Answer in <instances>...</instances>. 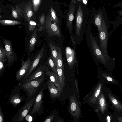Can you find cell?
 <instances>
[{"mask_svg": "<svg viewBox=\"0 0 122 122\" xmlns=\"http://www.w3.org/2000/svg\"><path fill=\"white\" fill-rule=\"evenodd\" d=\"M107 15H104L102 17L101 30L99 33L100 42V47L101 50L108 60L113 63H115L114 61L110 57L107 50V43L108 38V25L107 22L108 21V19Z\"/></svg>", "mask_w": 122, "mask_h": 122, "instance_id": "cell-1", "label": "cell"}, {"mask_svg": "<svg viewBox=\"0 0 122 122\" xmlns=\"http://www.w3.org/2000/svg\"><path fill=\"white\" fill-rule=\"evenodd\" d=\"M90 37L92 47L95 57L103 65L105 69L111 72L115 66V63L112 62L106 59L95 38L92 34H90Z\"/></svg>", "mask_w": 122, "mask_h": 122, "instance_id": "cell-2", "label": "cell"}, {"mask_svg": "<svg viewBox=\"0 0 122 122\" xmlns=\"http://www.w3.org/2000/svg\"><path fill=\"white\" fill-rule=\"evenodd\" d=\"M68 112L73 122H78L82 117L81 104L79 99L74 94L70 95Z\"/></svg>", "mask_w": 122, "mask_h": 122, "instance_id": "cell-3", "label": "cell"}, {"mask_svg": "<svg viewBox=\"0 0 122 122\" xmlns=\"http://www.w3.org/2000/svg\"><path fill=\"white\" fill-rule=\"evenodd\" d=\"M45 75L37 78L23 83L21 87L25 91L29 99L35 93L43 81Z\"/></svg>", "mask_w": 122, "mask_h": 122, "instance_id": "cell-4", "label": "cell"}, {"mask_svg": "<svg viewBox=\"0 0 122 122\" xmlns=\"http://www.w3.org/2000/svg\"><path fill=\"white\" fill-rule=\"evenodd\" d=\"M16 8L20 15L25 21L28 22L34 18L32 3L30 0L27 2L22 3L17 5Z\"/></svg>", "mask_w": 122, "mask_h": 122, "instance_id": "cell-5", "label": "cell"}, {"mask_svg": "<svg viewBox=\"0 0 122 122\" xmlns=\"http://www.w3.org/2000/svg\"><path fill=\"white\" fill-rule=\"evenodd\" d=\"M35 98H33L20 108L12 118V122H23L33 105Z\"/></svg>", "mask_w": 122, "mask_h": 122, "instance_id": "cell-6", "label": "cell"}, {"mask_svg": "<svg viewBox=\"0 0 122 122\" xmlns=\"http://www.w3.org/2000/svg\"><path fill=\"white\" fill-rule=\"evenodd\" d=\"M75 0H72L66 16V27L69 30L70 37L73 45L75 44L73 33V22L74 18V14L76 8Z\"/></svg>", "mask_w": 122, "mask_h": 122, "instance_id": "cell-7", "label": "cell"}, {"mask_svg": "<svg viewBox=\"0 0 122 122\" xmlns=\"http://www.w3.org/2000/svg\"><path fill=\"white\" fill-rule=\"evenodd\" d=\"M45 24L46 29L50 36H57L59 37L61 36L59 26L52 19L50 14L46 16Z\"/></svg>", "mask_w": 122, "mask_h": 122, "instance_id": "cell-8", "label": "cell"}, {"mask_svg": "<svg viewBox=\"0 0 122 122\" xmlns=\"http://www.w3.org/2000/svg\"><path fill=\"white\" fill-rule=\"evenodd\" d=\"M43 90L41 89L35 98L34 104L29 112L30 115H40L44 112Z\"/></svg>", "mask_w": 122, "mask_h": 122, "instance_id": "cell-9", "label": "cell"}, {"mask_svg": "<svg viewBox=\"0 0 122 122\" xmlns=\"http://www.w3.org/2000/svg\"><path fill=\"white\" fill-rule=\"evenodd\" d=\"M5 53L7 59V66L10 67L17 60V57L13 50L11 41L3 38Z\"/></svg>", "mask_w": 122, "mask_h": 122, "instance_id": "cell-10", "label": "cell"}, {"mask_svg": "<svg viewBox=\"0 0 122 122\" xmlns=\"http://www.w3.org/2000/svg\"><path fill=\"white\" fill-rule=\"evenodd\" d=\"M104 83L102 81L98 83L95 88L93 93L89 97L86 103L91 107L94 108V105L97 103L98 98L102 92Z\"/></svg>", "mask_w": 122, "mask_h": 122, "instance_id": "cell-11", "label": "cell"}, {"mask_svg": "<svg viewBox=\"0 0 122 122\" xmlns=\"http://www.w3.org/2000/svg\"><path fill=\"white\" fill-rule=\"evenodd\" d=\"M102 89L115 108L118 111L122 112V105L109 88L106 86L104 83Z\"/></svg>", "mask_w": 122, "mask_h": 122, "instance_id": "cell-12", "label": "cell"}, {"mask_svg": "<svg viewBox=\"0 0 122 122\" xmlns=\"http://www.w3.org/2000/svg\"><path fill=\"white\" fill-rule=\"evenodd\" d=\"M24 57L21 59V67L16 73V79L17 81L20 80L25 76L29 70L32 62L30 58H28L24 61Z\"/></svg>", "mask_w": 122, "mask_h": 122, "instance_id": "cell-13", "label": "cell"}, {"mask_svg": "<svg viewBox=\"0 0 122 122\" xmlns=\"http://www.w3.org/2000/svg\"><path fill=\"white\" fill-rule=\"evenodd\" d=\"M65 53L69 69L73 68L75 65H78V61L74 50L69 47H67L65 48Z\"/></svg>", "mask_w": 122, "mask_h": 122, "instance_id": "cell-14", "label": "cell"}, {"mask_svg": "<svg viewBox=\"0 0 122 122\" xmlns=\"http://www.w3.org/2000/svg\"><path fill=\"white\" fill-rule=\"evenodd\" d=\"M44 51L43 48H42L38 54L35 56L33 60L32 61L28 71L23 78V81L27 79L29 76L32 72L37 66L41 59L43 57Z\"/></svg>", "mask_w": 122, "mask_h": 122, "instance_id": "cell-15", "label": "cell"}, {"mask_svg": "<svg viewBox=\"0 0 122 122\" xmlns=\"http://www.w3.org/2000/svg\"><path fill=\"white\" fill-rule=\"evenodd\" d=\"M100 75L103 83H107L118 86L119 82L109 71H101Z\"/></svg>", "mask_w": 122, "mask_h": 122, "instance_id": "cell-16", "label": "cell"}, {"mask_svg": "<svg viewBox=\"0 0 122 122\" xmlns=\"http://www.w3.org/2000/svg\"><path fill=\"white\" fill-rule=\"evenodd\" d=\"M20 92H13L10 95L7 103L12 105L16 109L18 105L25 100L24 96H20Z\"/></svg>", "mask_w": 122, "mask_h": 122, "instance_id": "cell-17", "label": "cell"}, {"mask_svg": "<svg viewBox=\"0 0 122 122\" xmlns=\"http://www.w3.org/2000/svg\"><path fill=\"white\" fill-rule=\"evenodd\" d=\"M83 20V11L81 5L80 3L76 12V31L77 36L80 35Z\"/></svg>", "mask_w": 122, "mask_h": 122, "instance_id": "cell-18", "label": "cell"}, {"mask_svg": "<svg viewBox=\"0 0 122 122\" xmlns=\"http://www.w3.org/2000/svg\"><path fill=\"white\" fill-rule=\"evenodd\" d=\"M48 70L47 67L45 65H41L27 79L23 81V83L25 82L41 76L44 75L45 71Z\"/></svg>", "mask_w": 122, "mask_h": 122, "instance_id": "cell-19", "label": "cell"}, {"mask_svg": "<svg viewBox=\"0 0 122 122\" xmlns=\"http://www.w3.org/2000/svg\"><path fill=\"white\" fill-rule=\"evenodd\" d=\"M47 85L50 95L52 99L59 98L61 96V91L50 80H48Z\"/></svg>", "mask_w": 122, "mask_h": 122, "instance_id": "cell-20", "label": "cell"}, {"mask_svg": "<svg viewBox=\"0 0 122 122\" xmlns=\"http://www.w3.org/2000/svg\"><path fill=\"white\" fill-rule=\"evenodd\" d=\"M46 75L49 76L50 81L63 93V87L60 83L58 76L52 71H50L48 70L46 71Z\"/></svg>", "mask_w": 122, "mask_h": 122, "instance_id": "cell-21", "label": "cell"}, {"mask_svg": "<svg viewBox=\"0 0 122 122\" xmlns=\"http://www.w3.org/2000/svg\"><path fill=\"white\" fill-rule=\"evenodd\" d=\"M105 95V93L102 89V92L100 95L97 101V103L100 110L102 114L104 113L107 109V104Z\"/></svg>", "mask_w": 122, "mask_h": 122, "instance_id": "cell-22", "label": "cell"}, {"mask_svg": "<svg viewBox=\"0 0 122 122\" xmlns=\"http://www.w3.org/2000/svg\"><path fill=\"white\" fill-rule=\"evenodd\" d=\"M49 47L51 52V56L57 67V59L58 55L59 46L56 45L50 42L49 43Z\"/></svg>", "mask_w": 122, "mask_h": 122, "instance_id": "cell-23", "label": "cell"}, {"mask_svg": "<svg viewBox=\"0 0 122 122\" xmlns=\"http://www.w3.org/2000/svg\"><path fill=\"white\" fill-rule=\"evenodd\" d=\"M38 29L36 28L33 32L29 42L28 47L29 52H31L34 49L37 40V32Z\"/></svg>", "mask_w": 122, "mask_h": 122, "instance_id": "cell-24", "label": "cell"}, {"mask_svg": "<svg viewBox=\"0 0 122 122\" xmlns=\"http://www.w3.org/2000/svg\"><path fill=\"white\" fill-rule=\"evenodd\" d=\"M104 15L102 11H100L94 16V22L95 25L97 27L99 33L100 31L102 25V17Z\"/></svg>", "mask_w": 122, "mask_h": 122, "instance_id": "cell-25", "label": "cell"}, {"mask_svg": "<svg viewBox=\"0 0 122 122\" xmlns=\"http://www.w3.org/2000/svg\"><path fill=\"white\" fill-rule=\"evenodd\" d=\"M59 113L57 110L52 111L42 122H53L55 118L58 116Z\"/></svg>", "mask_w": 122, "mask_h": 122, "instance_id": "cell-26", "label": "cell"}, {"mask_svg": "<svg viewBox=\"0 0 122 122\" xmlns=\"http://www.w3.org/2000/svg\"><path fill=\"white\" fill-rule=\"evenodd\" d=\"M56 67L59 81L61 85L63 88L65 85L64 69L57 66Z\"/></svg>", "mask_w": 122, "mask_h": 122, "instance_id": "cell-27", "label": "cell"}, {"mask_svg": "<svg viewBox=\"0 0 122 122\" xmlns=\"http://www.w3.org/2000/svg\"><path fill=\"white\" fill-rule=\"evenodd\" d=\"M46 64L47 67L50 68L55 74L58 76L57 67L56 66L51 56L47 58Z\"/></svg>", "mask_w": 122, "mask_h": 122, "instance_id": "cell-28", "label": "cell"}, {"mask_svg": "<svg viewBox=\"0 0 122 122\" xmlns=\"http://www.w3.org/2000/svg\"><path fill=\"white\" fill-rule=\"evenodd\" d=\"M57 66L61 68L64 69V67L63 62L62 52L60 46H59L58 55L57 59Z\"/></svg>", "mask_w": 122, "mask_h": 122, "instance_id": "cell-29", "label": "cell"}, {"mask_svg": "<svg viewBox=\"0 0 122 122\" xmlns=\"http://www.w3.org/2000/svg\"><path fill=\"white\" fill-rule=\"evenodd\" d=\"M0 23L4 25H10L20 24L21 23L16 20H0Z\"/></svg>", "mask_w": 122, "mask_h": 122, "instance_id": "cell-30", "label": "cell"}, {"mask_svg": "<svg viewBox=\"0 0 122 122\" xmlns=\"http://www.w3.org/2000/svg\"><path fill=\"white\" fill-rule=\"evenodd\" d=\"M37 25L39 27H40L39 24L32 19L30 20L28 22V28L30 31H33L36 29Z\"/></svg>", "mask_w": 122, "mask_h": 122, "instance_id": "cell-31", "label": "cell"}, {"mask_svg": "<svg viewBox=\"0 0 122 122\" xmlns=\"http://www.w3.org/2000/svg\"><path fill=\"white\" fill-rule=\"evenodd\" d=\"M7 61L5 48L0 47V61L3 63L6 62Z\"/></svg>", "mask_w": 122, "mask_h": 122, "instance_id": "cell-32", "label": "cell"}, {"mask_svg": "<svg viewBox=\"0 0 122 122\" xmlns=\"http://www.w3.org/2000/svg\"><path fill=\"white\" fill-rule=\"evenodd\" d=\"M41 0H33L32 1L33 11L36 12L38 10L41 2Z\"/></svg>", "mask_w": 122, "mask_h": 122, "instance_id": "cell-33", "label": "cell"}, {"mask_svg": "<svg viewBox=\"0 0 122 122\" xmlns=\"http://www.w3.org/2000/svg\"><path fill=\"white\" fill-rule=\"evenodd\" d=\"M50 12L51 17L58 26L59 23L57 17L55 10L51 6L50 8Z\"/></svg>", "mask_w": 122, "mask_h": 122, "instance_id": "cell-34", "label": "cell"}, {"mask_svg": "<svg viewBox=\"0 0 122 122\" xmlns=\"http://www.w3.org/2000/svg\"><path fill=\"white\" fill-rule=\"evenodd\" d=\"M12 15L13 17L16 19H20V15L14 7L11 6Z\"/></svg>", "mask_w": 122, "mask_h": 122, "instance_id": "cell-35", "label": "cell"}, {"mask_svg": "<svg viewBox=\"0 0 122 122\" xmlns=\"http://www.w3.org/2000/svg\"><path fill=\"white\" fill-rule=\"evenodd\" d=\"M45 15L44 14H42L40 16L39 19V22L40 27H41L40 25H43L45 23Z\"/></svg>", "mask_w": 122, "mask_h": 122, "instance_id": "cell-36", "label": "cell"}, {"mask_svg": "<svg viewBox=\"0 0 122 122\" xmlns=\"http://www.w3.org/2000/svg\"><path fill=\"white\" fill-rule=\"evenodd\" d=\"M0 122H5L4 114L3 113L0 105Z\"/></svg>", "mask_w": 122, "mask_h": 122, "instance_id": "cell-37", "label": "cell"}, {"mask_svg": "<svg viewBox=\"0 0 122 122\" xmlns=\"http://www.w3.org/2000/svg\"><path fill=\"white\" fill-rule=\"evenodd\" d=\"M4 68V63L0 61V72L1 75L3 73Z\"/></svg>", "mask_w": 122, "mask_h": 122, "instance_id": "cell-38", "label": "cell"}, {"mask_svg": "<svg viewBox=\"0 0 122 122\" xmlns=\"http://www.w3.org/2000/svg\"><path fill=\"white\" fill-rule=\"evenodd\" d=\"M53 122H64L62 118L58 116L54 120Z\"/></svg>", "mask_w": 122, "mask_h": 122, "instance_id": "cell-39", "label": "cell"}, {"mask_svg": "<svg viewBox=\"0 0 122 122\" xmlns=\"http://www.w3.org/2000/svg\"><path fill=\"white\" fill-rule=\"evenodd\" d=\"M75 84L76 86V88L77 91L78 92V93L79 94V91L78 88V82L77 81L76 79L75 81Z\"/></svg>", "mask_w": 122, "mask_h": 122, "instance_id": "cell-40", "label": "cell"}, {"mask_svg": "<svg viewBox=\"0 0 122 122\" xmlns=\"http://www.w3.org/2000/svg\"><path fill=\"white\" fill-rule=\"evenodd\" d=\"M106 122H110L111 121V118L109 115H107L106 118Z\"/></svg>", "mask_w": 122, "mask_h": 122, "instance_id": "cell-41", "label": "cell"}, {"mask_svg": "<svg viewBox=\"0 0 122 122\" xmlns=\"http://www.w3.org/2000/svg\"><path fill=\"white\" fill-rule=\"evenodd\" d=\"M117 118L119 122H122V117H118Z\"/></svg>", "mask_w": 122, "mask_h": 122, "instance_id": "cell-42", "label": "cell"}, {"mask_svg": "<svg viewBox=\"0 0 122 122\" xmlns=\"http://www.w3.org/2000/svg\"><path fill=\"white\" fill-rule=\"evenodd\" d=\"M118 14L120 16L122 17V10H120L119 11H118Z\"/></svg>", "mask_w": 122, "mask_h": 122, "instance_id": "cell-43", "label": "cell"}, {"mask_svg": "<svg viewBox=\"0 0 122 122\" xmlns=\"http://www.w3.org/2000/svg\"><path fill=\"white\" fill-rule=\"evenodd\" d=\"M82 1L83 3L84 4H85L86 5L87 4L88 0H82Z\"/></svg>", "mask_w": 122, "mask_h": 122, "instance_id": "cell-44", "label": "cell"}, {"mask_svg": "<svg viewBox=\"0 0 122 122\" xmlns=\"http://www.w3.org/2000/svg\"><path fill=\"white\" fill-rule=\"evenodd\" d=\"M34 122V121L32 120V121L30 122Z\"/></svg>", "mask_w": 122, "mask_h": 122, "instance_id": "cell-45", "label": "cell"}, {"mask_svg": "<svg viewBox=\"0 0 122 122\" xmlns=\"http://www.w3.org/2000/svg\"><path fill=\"white\" fill-rule=\"evenodd\" d=\"M2 17V16L1 15H0V18H1Z\"/></svg>", "mask_w": 122, "mask_h": 122, "instance_id": "cell-46", "label": "cell"}, {"mask_svg": "<svg viewBox=\"0 0 122 122\" xmlns=\"http://www.w3.org/2000/svg\"><path fill=\"white\" fill-rule=\"evenodd\" d=\"M0 12H1V8H0Z\"/></svg>", "mask_w": 122, "mask_h": 122, "instance_id": "cell-47", "label": "cell"}]
</instances>
